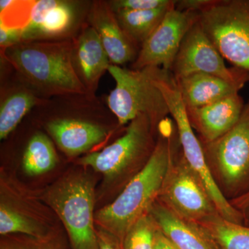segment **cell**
Here are the masks:
<instances>
[{
    "instance_id": "6da1fadb",
    "label": "cell",
    "mask_w": 249,
    "mask_h": 249,
    "mask_svg": "<svg viewBox=\"0 0 249 249\" xmlns=\"http://www.w3.org/2000/svg\"><path fill=\"white\" fill-rule=\"evenodd\" d=\"M176 132L173 120L167 118L162 121L158 127L157 145L146 165L124 186L115 200L95 213L97 227L115 235L121 243L129 229L149 213L158 199Z\"/></svg>"
},
{
    "instance_id": "7a4b0ae2",
    "label": "cell",
    "mask_w": 249,
    "mask_h": 249,
    "mask_svg": "<svg viewBox=\"0 0 249 249\" xmlns=\"http://www.w3.org/2000/svg\"><path fill=\"white\" fill-rule=\"evenodd\" d=\"M73 40H25L1 49L28 84L49 96L88 93L72 62Z\"/></svg>"
},
{
    "instance_id": "3957f363",
    "label": "cell",
    "mask_w": 249,
    "mask_h": 249,
    "mask_svg": "<svg viewBox=\"0 0 249 249\" xmlns=\"http://www.w3.org/2000/svg\"><path fill=\"white\" fill-rule=\"evenodd\" d=\"M157 137L158 131L150 119L139 114L129 123L124 135L101 151L83 157L80 165L102 174L109 185L123 190L146 165Z\"/></svg>"
},
{
    "instance_id": "277c9868",
    "label": "cell",
    "mask_w": 249,
    "mask_h": 249,
    "mask_svg": "<svg viewBox=\"0 0 249 249\" xmlns=\"http://www.w3.org/2000/svg\"><path fill=\"white\" fill-rule=\"evenodd\" d=\"M162 70L157 67L129 70L110 65L108 71L115 80L116 87L108 96L107 103L119 124H129L139 114H145L158 131L160 123L170 114L157 83Z\"/></svg>"
},
{
    "instance_id": "5b68a950",
    "label": "cell",
    "mask_w": 249,
    "mask_h": 249,
    "mask_svg": "<svg viewBox=\"0 0 249 249\" xmlns=\"http://www.w3.org/2000/svg\"><path fill=\"white\" fill-rule=\"evenodd\" d=\"M44 199L65 226L72 249H98L94 185L90 177L65 175L49 187Z\"/></svg>"
},
{
    "instance_id": "8992f818",
    "label": "cell",
    "mask_w": 249,
    "mask_h": 249,
    "mask_svg": "<svg viewBox=\"0 0 249 249\" xmlns=\"http://www.w3.org/2000/svg\"><path fill=\"white\" fill-rule=\"evenodd\" d=\"M213 178L231 201L249 195V99L229 132L211 142H200Z\"/></svg>"
},
{
    "instance_id": "52a82bcc",
    "label": "cell",
    "mask_w": 249,
    "mask_h": 249,
    "mask_svg": "<svg viewBox=\"0 0 249 249\" xmlns=\"http://www.w3.org/2000/svg\"><path fill=\"white\" fill-rule=\"evenodd\" d=\"M158 200L178 217L199 223L219 214L199 177L183 155L177 129Z\"/></svg>"
},
{
    "instance_id": "ba28073f",
    "label": "cell",
    "mask_w": 249,
    "mask_h": 249,
    "mask_svg": "<svg viewBox=\"0 0 249 249\" xmlns=\"http://www.w3.org/2000/svg\"><path fill=\"white\" fill-rule=\"evenodd\" d=\"M157 83L168 104L170 115L176 125L183 154L188 165L204 183L219 214L230 222L243 224L242 213L235 209L223 196L213 178L200 141L188 120L186 106L171 72L163 70L159 76Z\"/></svg>"
},
{
    "instance_id": "9c48e42d",
    "label": "cell",
    "mask_w": 249,
    "mask_h": 249,
    "mask_svg": "<svg viewBox=\"0 0 249 249\" xmlns=\"http://www.w3.org/2000/svg\"><path fill=\"white\" fill-rule=\"evenodd\" d=\"M199 22L223 58L249 76V0H215Z\"/></svg>"
},
{
    "instance_id": "30bf717a",
    "label": "cell",
    "mask_w": 249,
    "mask_h": 249,
    "mask_svg": "<svg viewBox=\"0 0 249 249\" xmlns=\"http://www.w3.org/2000/svg\"><path fill=\"white\" fill-rule=\"evenodd\" d=\"M170 72L175 79L203 73L244 85L249 83L247 71L226 66L224 58L201 28L199 18L185 36Z\"/></svg>"
},
{
    "instance_id": "8fae6325",
    "label": "cell",
    "mask_w": 249,
    "mask_h": 249,
    "mask_svg": "<svg viewBox=\"0 0 249 249\" xmlns=\"http://www.w3.org/2000/svg\"><path fill=\"white\" fill-rule=\"evenodd\" d=\"M198 18L199 13L178 11L175 5L141 46L131 69L157 67L170 71L185 36Z\"/></svg>"
},
{
    "instance_id": "7c38bea8",
    "label": "cell",
    "mask_w": 249,
    "mask_h": 249,
    "mask_svg": "<svg viewBox=\"0 0 249 249\" xmlns=\"http://www.w3.org/2000/svg\"><path fill=\"white\" fill-rule=\"evenodd\" d=\"M88 23L99 36L111 65L121 66L135 61L140 47L123 30L109 2L93 1L88 11Z\"/></svg>"
},
{
    "instance_id": "4fadbf2b",
    "label": "cell",
    "mask_w": 249,
    "mask_h": 249,
    "mask_svg": "<svg viewBox=\"0 0 249 249\" xmlns=\"http://www.w3.org/2000/svg\"><path fill=\"white\" fill-rule=\"evenodd\" d=\"M245 103L238 93L203 107H186V110L199 141L211 142L227 133L237 124Z\"/></svg>"
},
{
    "instance_id": "5bb4252c",
    "label": "cell",
    "mask_w": 249,
    "mask_h": 249,
    "mask_svg": "<svg viewBox=\"0 0 249 249\" xmlns=\"http://www.w3.org/2000/svg\"><path fill=\"white\" fill-rule=\"evenodd\" d=\"M72 40L73 68L91 94L97 89L101 77L109 70L110 60L97 33L88 23L83 24L79 34Z\"/></svg>"
},
{
    "instance_id": "9a60e30c",
    "label": "cell",
    "mask_w": 249,
    "mask_h": 249,
    "mask_svg": "<svg viewBox=\"0 0 249 249\" xmlns=\"http://www.w3.org/2000/svg\"><path fill=\"white\" fill-rule=\"evenodd\" d=\"M149 214L178 249H220L201 225L178 217L158 199L150 208Z\"/></svg>"
},
{
    "instance_id": "2e32d148",
    "label": "cell",
    "mask_w": 249,
    "mask_h": 249,
    "mask_svg": "<svg viewBox=\"0 0 249 249\" xmlns=\"http://www.w3.org/2000/svg\"><path fill=\"white\" fill-rule=\"evenodd\" d=\"M47 129L59 148L68 156L89 151L107 135L101 126L76 119H55L47 124Z\"/></svg>"
},
{
    "instance_id": "e0dca14e",
    "label": "cell",
    "mask_w": 249,
    "mask_h": 249,
    "mask_svg": "<svg viewBox=\"0 0 249 249\" xmlns=\"http://www.w3.org/2000/svg\"><path fill=\"white\" fill-rule=\"evenodd\" d=\"M186 107H200L238 93L245 87L219 77L196 73L175 79Z\"/></svg>"
},
{
    "instance_id": "ac0fdd59",
    "label": "cell",
    "mask_w": 249,
    "mask_h": 249,
    "mask_svg": "<svg viewBox=\"0 0 249 249\" xmlns=\"http://www.w3.org/2000/svg\"><path fill=\"white\" fill-rule=\"evenodd\" d=\"M78 11L74 2L60 1L37 27L22 32V41L64 40L76 25Z\"/></svg>"
},
{
    "instance_id": "d6986e66",
    "label": "cell",
    "mask_w": 249,
    "mask_h": 249,
    "mask_svg": "<svg viewBox=\"0 0 249 249\" xmlns=\"http://www.w3.org/2000/svg\"><path fill=\"white\" fill-rule=\"evenodd\" d=\"M175 3L176 1L170 6L157 9L119 11L114 13L123 30L141 48Z\"/></svg>"
},
{
    "instance_id": "ffe728a7",
    "label": "cell",
    "mask_w": 249,
    "mask_h": 249,
    "mask_svg": "<svg viewBox=\"0 0 249 249\" xmlns=\"http://www.w3.org/2000/svg\"><path fill=\"white\" fill-rule=\"evenodd\" d=\"M43 100L27 89H19L8 95L0 107V139H6L24 116Z\"/></svg>"
},
{
    "instance_id": "44dd1931",
    "label": "cell",
    "mask_w": 249,
    "mask_h": 249,
    "mask_svg": "<svg viewBox=\"0 0 249 249\" xmlns=\"http://www.w3.org/2000/svg\"><path fill=\"white\" fill-rule=\"evenodd\" d=\"M209 232L220 249H249V227L214 214L197 223Z\"/></svg>"
},
{
    "instance_id": "7402d4cb",
    "label": "cell",
    "mask_w": 249,
    "mask_h": 249,
    "mask_svg": "<svg viewBox=\"0 0 249 249\" xmlns=\"http://www.w3.org/2000/svg\"><path fill=\"white\" fill-rule=\"evenodd\" d=\"M57 161L58 156L50 139L42 132L34 134L23 156L24 172L30 176H37L53 169Z\"/></svg>"
},
{
    "instance_id": "603a6c76",
    "label": "cell",
    "mask_w": 249,
    "mask_h": 249,
    "mask_svg": "<svg viewBox=\"0 0 249 249\" xmlns=\"http://www.w3.org/2000/svg\"><path fill=\"white\" fill-rule=\"evenodd\" d=\"M21 233L31 237H39L47 232L37 221L27 214L18 211L12 206L1 201L0 206V234Z\"/></svg>"
},
{
    "instance_id": "cb8c5ba5",
    "label": "cell",
    "mask_w": 249,
    "mask_h": 249,
    "mask_svg": "<svg viewBox=\"0 0 249 249\" xmlns=\"http://www.w3.org/2000/svg\"><path fill=\"white\" fill-rule=\"evenodd\" d=\"M158 225L150 214L139 219L124 236L123 249H153Z\"/></svg>"
},
{
    "instance_id": "d4e9b609",
    "label": "cell",
    "mask_w": 249,
    "mask_h": 249,
    "mask_svg": "<svg viewBox=\"0 0 249 249\" xmlns=\"http://www.w3.org/2000/svg\"><path fill=\"white\" fill-rule=\"evenodd\" d=\"M33 1H13L0 11V25L9 29L22 30L27 27L30 18Z\"/></svg>"
},
{
    "instance_id": "484cf974",
    "label": "cell",
    "mask_w": 249,
    "mask_h": 249,
    "mask_svg": "<svg viewBox=\"0 0 249 249\" xmlns=\"http://www.w3.org/2000/svg\"><path fill=\"white\" fill-rule=\"evenodd\" d=\"M0 249H65L63 245L52 234L42 237H14L1 242Z\"/></svg>"
},
{
    "instance_id": "4316f807",
    "label": "cell",
    "mask_w": 249,
    "mask_h": 249,
    "mask_svg": "<svg viewBox=\"0 0 249 249\" xmlns=\"http://www.w3.org/2000/svg\"><path fill=\"white\" fill-rule=\"evenodd\" d=\"M175 0H115L109 1L114 12L119 11H144L165 7Z\"/></svg>"
},
{
    "instance_id": "83f0119b",
    "label": "cell",
    "mask_w": 249,
    "mask_h": 249,
    "mask_svg": "<svg viewBox=\"0 0 249 249\" xmlns=\"http://www.w3.org/2000/svg\"><path fill=\"white\" fill-rule=\"evenodd\" d=\"M215 0H178L175 8L181 11H193L200 13L213 4Z\"/></svg>"
},
{
    "instance_id": "f1b7e54d",
    "label": "cell",
    "mask_w": 249,
    "mask_h": 249,
    "mask_svg": "<svg viewBox=\"0 0 249 249\" xmlns=\"http://www.w3.org/2000/svg\"><path fill=\"white\" fill-rule=\"evenodd\" d=\"M96 230L98 249H123L122 243L115 235L98 227Z\"/></svg>"
},
{
    "instance_id": "f546056e",
    "label": "cell",
    "mask_w": 249,
    "mask_h": 249,
    "mask_svg": "<svg viewBox=\"0 0 249 249\" xmlns=\"http://www.w3.org/2000/svg\"><path fill=\"white\" fill-rule=\"evenodd\" d=\"M22 41V30L9 29L0 25V45L1 49L7 48Z\"/></svg>"
},
{
    "instance_id": "4dcf8cb0",
    "label": "cell",
    "mask_w": 249,
    "mask_h": 249,
    "mask_svg": "<svg viewBox=\"0 0 249 249\" xmlns=\"http://www.w3.org/2000/svg\"><path fill=\"white\" fill-rule=\"evenodd\" d=\"M159 227V226H158ZM153 249H178L173 242L162 232L160 227L155 232Z\"/></svg>"
},
{
    "instance_id": "1f68e13d",
    "label": "cell",
    "mask_w": 249,
    "mask_h": 249,
    "mask_svg": "<svg viewBox=\"0 0 249 249\" xmlns=\"http://www.w3.org/2000/svg\"><path fill=\"white\" fill-rule=\"evenodd\" d=\"M235 209L240 211L244 218V225L249 227V196L244 199L229 201Z\"/></svg>"
},
{
    "instance_id": "d6a6232c",
    "label": "cell",
    "mask_w": 249,
    "mask_h": 249,
    "mask_svg": "<svg viewBox=\"0 0 249 249\" xmlns=\"http://www.w3.org/2000/svg\"><path fill=\"white\" fill-rule=\"evenodd\" d=\"M249 196H249H245V197H242V198H240V199H244V198L247 197V196ZM235 200H236V199H235Z\"/></svg>"
}]
</instances>
